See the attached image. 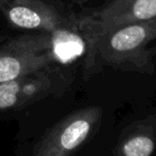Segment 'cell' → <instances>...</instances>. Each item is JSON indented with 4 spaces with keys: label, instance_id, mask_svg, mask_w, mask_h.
<instances>
[{
    "label": "cell",
    "instance_id": "obj_4",
    "mask_svg": "<svg viewBox=\"0 0 156 156\" xmlns=\"http://www.w3.org/2000/svg\"><path fill=\"white\" fill-rule=\"evenodd\" d=\"M101 118L100 106H88L69 114L47 132L31 156H71L90 136Z\"/></svg>",
    "mask_w": 156,
    "mask_h": 156
},
{
    "label": "cell",
    "instance_id": "obj_1",
    "mask_svg": "<svg viewBox=\"0 0 156 156\" xmlns=\"http://www.w3.org/2000/svg\"><path fill=\"white\" fill-rule=\"evenodd\" d=\"M84 43L85 80L105 68L144 74L155 71L156 19L119 26Z\"/></svg>",
    "mask_w": 156,
    "mask_h": 156
},
{
    "label": "cell",
    "instance_id": "obj_3",
    "mask_svg": "<svg viewBox=\"0 0 156 156\" xmlns=\"http://www.w3.org/2000/svg\"><path fill=\"white\" fill-rule=\"evenodd\" d=\"M58 64L49 33L31 31L0 46V83Z\"/></svg>",
    "mask_w": 156,
    "mask_h": 156
},
{
    "label": "cell",
    "instance_id": "obj_2",
    "mask_svg": "<svg viewBox=\"0 0 156 156\" xmlns=\"http://www.w3.org/2000/svg\"><path fill=\"white\" fill-rule=\"evenodd\" d=\"M69 70L53 64L37 71L0 83V109H17L51 96H62L71 85Z\"/></svg>",
    "mask_w": 156,
    "mask_h": 156
},
{
    "label": "cell",
    "instance_id": "obj_6",
    "mask_svg": "<svg viewBox=\"0 0 156 156\" xmlns=\"http://www.w3.org/2000/svg\"><path fill=\"white\" fill-rule=\"evenodd\" d=\"M0 12L12 27L53 33L71 19L45 0H0Z\"/></svg>",
    "mask_w": 156,
    "mask_h": 156
},
{
    "label": "cell",
    "instance_id": "obj_7",
    "mask_svg": "<svg viewBox=\"0 0 156 156\" xmlns=\"http://www.w3.org/2000/svg\"><path fill=\"white\" fill-rule=\"evenodd\" d=\"M156 148V135L149 125L142 124L126 135L116 149L117 156H152Z\"/></svg>",
    "mask_w": 156,
    "mask_h": 156
},
{
    "label": "cell",
    "instance_id": "obj_8",
    "mask_svg": "<svg viewBox=\"0 0 156 156\" xmlns=\"http://www.w3.org/2000/svg\"><path fill=\"white\" fill-rule=\"evenodd\" d=\"M4 39H5V37H4V36H2V35H0V41H4Z\"/></svg>",
    "mask_w": 156,
    "mask_h": 156
},
{
    "label": "cell",
    "instance_id": "obj_5",
    "mask_svg": "<svg viewBox=\"0 0 156 156\" xmlns=\"http://www.w3.org/2000/svg\"><path fill=\"white\" fill-rule=\"evenodd\" d=\"M156 19V0H107L104 5L76 15L83 39L129 23Z\"/></svg>",
    "mask_w": 156,
    "mask_h": 156
}]
</instances>
